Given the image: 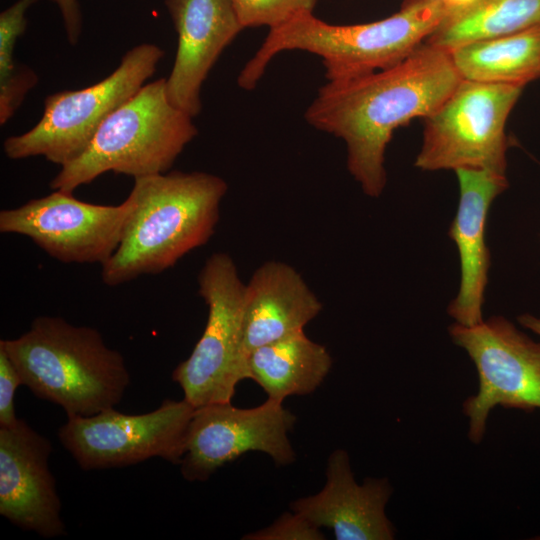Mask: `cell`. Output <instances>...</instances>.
Instances as JSON below:
<instances>
[{"label": "cell", "instance_id": "1", "mask_svg": "<svg viewBox=\"0 0 540 540\" xmlns=\"http://www.w3.org/2000/svg\"><path fill=\"white\" fill-rule=\"evenodd\" d=\"M461 80L448 51L423 43L393 67L327 81L304 117L345 142L350 174L365 194L378 197L386 185L385 151L394 131L431 115Z\"/></svg>", "mask_w": 540, "mask_h": 540}, {"label": "cell", "instance_id": "2", "mask_svg": "<svg viewBox=\"0 0 540 540\" xmlns=\"http://www.w3.org/2000/svg\"><path fill=\"white\" fill-rule=\"evenodd\" d=\"M227 190L224 179L199 171L134 179L129 193L133 209L117 250L102 265L104 284L118 286L161 273L205 245L214 233Z\"/></svg>", "mask_w": 540, "mask_h": 540}, {"label": "cell", "instance_id": "3", "mask_svg": "<svg viewBox=\"0 0 540 540\" xmlns=\"http://www.w3.org/2000/svg\"><path fill=\"white\" fill-rule=\"evenodd\" d=\"M451 8L444 0H404L389 17L369 23L335 25L306 12L269 30L245 64L237 84L253 89L272 59L284 51L319 56L327 81L345 80L393 67L435 31Z\"/></svg>", "mask_w": 540, "mask_h": 540}, {"label": "cell", "instance_id": "4", "mask_svg": "<svg viewBox=\"0 0 540 540\" xmlns=\"http://www.w3.org/2000/svg\"><path fill=\"white\" fill-rule=\"evenodd\" d=\"M22 385L60 406L67 417L92 416L115 408L130 383L122 354L101 333L62 317L39 316L28 331L0 341Z\"/></svg>", "mask_w": 540, "mask_h": 540}, {"label": "cell", "instance_id": "5", "mask_svg": "<svg viewBox=\"0 0 540 540\" xmlns=\"http://www.w3.org/2000/svg\"><path fill=\"white\" fill-rule=\"evenodd\" d=\"M197 134L193 118L169 100L166 78L147 82L105 119L50 187L73 192L110 171L134 179L166 173Z\"/></svg>", "mask_w": 540, "mask_h": 540}, {"label": "cell", "instance_id": "6", "mask_svg": "<svg viewBox=\"0 0 540 540\" xmlns=\"http://www.w3.org/2000/svg\"><path fill=\"white\" fill-rule=\"evenodd\" d=\"M164 54L156 44H138L101 81L48 95L34 127L5 139V155L13 160L42 156L60 167L74 161L105 119L147 83Z\"/></svg>", "mask_w": 540, "mask_h": 540}, {"label": "cell", "instance_id": "7", "mask_svg": "<svg viewBox=\"0 0 540 540\" xmlns=\"http://www.w3.org/2000/svg\"><path fill=\"white\" fill-rule=\"evenodd\" d=\"M199 295L208 306L202 336L190 356L173 371L184 399L193 407L231 402L237 384L248 378L243 353L246 284L233 259L213 253L199 276Z\"/></svg>", "mask_w": 540, "mask_h": 540}, {"label": "cell", "instance_id": "8", "mask_svg": "<svg viewBox=\"0 0 540 540\" xmlns=\"http://www.w3.org/2000/svg\"><path fill=\"white\" fill-rule=\"evenodd\" d=\"M524 86L461 80L425 118L415 166L424 171L459 168L506 171V121Z\"/></svg>", "mask_w": 540, "mask_h": 540}, {"label": "cell", "instance_id": "9", "mask_svg": "<svg viewBox=\"0 0 540 540\" xmlns=\"http://www.w3.org/2000/svg\"><path fill=\"white\" fill-rule=\"evenodd\" d=\"M448 331L478 374V391L462 405L472 443L482 441L495 406L525 412L540 409V342L502 316L473 326L455 322Z\"/></svg>", "mask_w": 540, "mask_h": 540}, {"label": "cell", "instance_id": "10", "mask_svg": "<svg viewBox=\"0 0 540 540\" xmlns=\"http://www.w3.org/2000/svg\"><path fill=\"white\" fill-rule=\"evenodd\" d=\"M194 409L184 398L165 399L143 414L111 408L92 416L67 417L58 438L86 471L125 467L154 457L180 464Z\"/></svg>", "mask_w": 540, "mask_h": 540}, {"label": "cell", "instance_id": "11", "mask_svg": "<svg viewBox=\"0 0 540 540\" xmlns=\"http://www.w3.org/2000/svg\"><path fill=\"white\" fill-rule=\"evenodd\" d=\"M73 192L54 190L0 212V232L30 238L62 263L105 264L117 250L133 209L128 195L119 205L78 200Z\"/></svg>", "mask_w": 540, "mask_h": 540}, {"label": "cell", "instance_id": "12", "mask_svg": "<svg viewBox=\"0 0 540 540\" xmlns=\"http://www.w3.org/2000/svg\"><path fill=\"white\" fill-rule=\"evenodd\" d=\"M295 422L294 414L271 399L254 408L231 402L197 407L187 430L181 474L190 482L206 481L249 451L269 455L276 465L291 464L296 455L288 433Z\"/></svg>", "mask_w": 540, "mask_h": 540}, {"label": "cell", "instance_id": "13", "mask_svg": "<svg viewBox=\"0 0 540 540\" xmlns=\"http://www.w3.org/2000/svg\"><path fill=\"white\" fill-rule=\"evenodd\" d=\"M52 450L50 440L22 419L0 427V515L44 538L66 533L48 464Z\"/></svg>", "mask_w": 540, "mask_h": 540}, {"label": "cell", "instance_id": "14", "mask_svg": "<svg viewBox=\"0 0 540 540\" xmlns=\"http://www.w3.org/2000/svg\"><path fill=\"white\" fill-rule=\"evenodd\" d=\"M178 42L166 78L171 103L192 118L201 109V88L227 46L243 30L231 0H165Z\"/></svg>", "mask_w": 540, "mask_h": 540}, {"label": "cell", "instance_id": "15", "mask_svg": "<svg viewBox=\"0 0 540 540\" xmlns=\"http://www.w3.org/2000/svg\"><path fill=\"white\" fill-rule=\"evenodd\" d=\"M392 492L386 478H366L358 484L348 453L337 449L328 458L323 489L290 507L317 527L331 529L337 540H391L395 528L385 508Z\"/></svg>", "mask_w": 540, "mask_h": 540}, {"label": "cell", "instance_id": "16", "mask_svg": "<svg viewBox=\"0 0 540 540\" xmlns=\"http://www.w3.org/2000/svg\"><path fill=\"white\" fill-rule=\"evenodd\" d=\"M460 197L457 213L448 235L458 248L460 288L447 312L464 326L481 323L482 306L488 283L490 253L485 242L488 212L494 199L507 187L505 173L489 169L455 170Z\"/></svg>", "mask_w": 540, "mask_h": 540}, {"label": "cell", "instance_id": "17", "mask_svg": "<svg viewBox=\"0 0 540 540\" xmlns=\"http://www.w3.org/2000/svg\"><path fill=\"white\" fill-rule=\"evenodd\" d=\"M322 304L292 266L268 261L253 273L245 288L243 353L304 331Z\"/></svg>", "mask_w": 540, "mask_h": 540}, {"label": "cell", "instance_id": "18", "mask_svg": "<svg viewBox=\"0 0 540 540\" xmlns=\"http://www.w3.org/2000/svg\"><path fill=\"white\" fill-rule=\"evenodd\" d=\"M246 364L248 378L268 399L282 403L288 396L314 392L328 375L332 358L326 347L300 331L256 348Z\"/></svg>", "mask_w": 540, "mask_h": 540}, {"label": "cell", "instance_id": "19", "mask_svg": "<svg viewBox=\"0 0 540 540\" xmlns=\"http://www.w3.org/2000/svg\"><path fill=\"white\" fill-rule=\"evenodd\" d=\"M463 80L525 86L540 77V24L449 51Z\"/></svg>", "mask_w": 540, "mask_h": 540}, {"label": "cell", "instance_id": "20", "mask_svg": "<svg viewBox=\"0 0 540 540\" xmlns=\"http://www.w3.org/2000/svg\"><path fill=\"white\" fill-rule=\"evenodd\" d=\"M539 24L540 0H474L463 8L451 9L424 43L449 52Z\"/></svg>", "mask_w": 540, "mask_h": 540}, {"label": "cell", "instance_id": "21", "mask_svg": "<svg viewBox=\"0 0 540 540\" xmlns=\"http://www.w3.org/2000/svg\"><path fill=\"white\" fill-rule=\"evenodd\" d=\"M39 0H17L0 13V124L5 125L37 84V74L16 63L14 49L27 25L26 12Z\"/></svg>", "mask_w": 540, "mask_h": 540}, {"label": "cell", "instance_id": "22", "mask_svg": "<svg viewBox=\"0 0 540 540\" xmlns=\"http://www.w3.org/2000/svg\"><path fill=\"white\" fill-rule=\"evenodd\" d=\"M243 27L276 28L293 17L313 12L318 0H231Z\"/></svg>", "mask_w": 540, "mask_h": 540}, {"label": "cell", "instance_id": "23", "mask_svg": "<svg viewBox=\"0 0 540 540\" xmlns=\"http://www.w3.org/2000/svg\"><path fill=\"white\" fill-rule=\"evenodd\" d=\"M245 540H324L320 528L301 514L283 513L270 526L244 535Z\"/></svg>", "mask_w": 540, "mask_h": 540}, {"label": "cell", "instance_id": "24", "mask_svg": "<svg viewBox=\"0 0 540 540\" xmlns=\"http://www.w3.org/2000/svg\"><path fill=\"white\" fill-rule=\"evenodd\" d=\"M22 385L20 375L8 355L0 349V427L10 426L19 418L15 414V392Z\"/></svg>", "mask_w": 540, "mask_h": 540}, {"label": "cell", "instance_id": "25", "mask_svg": "<svg viewBox=\"0 0 540 540\" xmlns=\"http://www.w3.org/2000/svg\"><path fill=\"white\" fill-rule=\"evenodd\" d=\"M58 7L69 44L76 45L82 30V16L77 0H52Z\"/></svg>", "mask_w": 540, "mask_h": 540}, {"label": "cell", "instance_id": "26", "mask_svg": "<svg viewBox=\"0 0 540 540\" xmlns=\"http://www.w3.org/2000/svg\"><path fill=\"white\" fill-rule=\"evenodd\" d=\"M518 322L525 328L540 336V318L525 313L518 317Z\"/></svg>", "mask_w": 540, "mask_h": 540}, {"label": "cell", "instance_id": "27", "mask_svg": "<svg viewBox=\"0 0 540 540\" xmlns=\"http://www.w3.org/2000/svg\"><path fill=\"white\" fill-rule=\"evenodd\" d=\"M474 0H444V2L451 8V9H458L463 8L469 4H471Z\"/></svg>", "mask_w": 540, "mask_h": 540}]
</instances>
